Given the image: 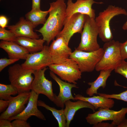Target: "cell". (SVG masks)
<instances>
[{"instance_id": "cell-21", "label": "cell", "mask_w": 127, "mask_h": 127, "mask_svg": "<svg viewBox=\"0 0 127 127\" xmlns=\"http://www.w3.org/2000/svg\"><path fill=\"white\" fill-rule=\"evenodd\" d=\"M45 42L43 39H34L23 37H18L15 42L26 50L29 53H32L42 50Z\"/></svg>"}, {"instance_id": "cell-38", "label": "cell", "mask_w": 127, "mask_h": 127, "mask_svg": "<svg viewBox=\"0 0 127 127\" xmlns=\"http://www.w3.org/2000/svg\"><path fill=\"white\" fill-rule=\"evenodd\" d=\"M122 28L124 30H127V21L123 25Z\"/></svg>"}, {"instance_id": "cell-11", "label": "cell", "mask_w": 127, "mask_h": 127, "mask_svg": "<svg viewBox=\"0 0 127 127\" xmlns=\"http://www.w3.org/2000/svg\"><path fill=\"white\" fill-rule=\"evenodd\" d=\"M48 68L45 67L34 71V77L31 87V90L38 94H42L46 96L51 101L54 100L55 94L53 91L52 82L46 79L45 73Z\"/></svg>"}, {"instance_id": "cell-2", "label": "cell", "mask_w": 127, "mask_h": 127, "mask_svg": "<svg viewBox=\"0 0 127 127\" xmlns=\"http://www.w3.org/2000/svg\"><path fill=\"white\" fill-rule=\"evenodd\" d=\"M119 15L127 16V12L121 8L110 5L95 17V21L99 30L98 35L103 42L105 43L113 40L110 21L114 17Z\"/></svg>"}, {"instance_id": "cell-3", "label": "cell", "mask_w": 127, "mask_h": 127, "mask_svg": "<svg viewBox=\"0 0 127 127\" xmlns=\"http://www.w3.org/2000/svg\"><path fill=\"white\" fill-rule=\"evenodd\" d=\"M120 43L114 40L105 42L102 48L104 53L96 65L95 69L98 71L103 70H114L122 60L120 50Z\"/></svg>"}, {"instance_id": "cell-24", "label": "cell", "mask_w": 127, "mask_h": 127, "mask_svg": "<svg viewBox=\"0 0 127 127\" xmlns=\"http://www.w3.org/2000/svg\"><path fill=\"white\" fill-rule=\"evenodd\" d=\"M37 105L43 107L52 112L58 122L59 127H66V119L63 108L57 110L54 107L50 106L44 101L40 100L38 101Z\"/></svg>"}, {"instance_id": "cell-5", "label": "cell", "mask_w": 127, "mask_h": 127, "mask_svg": "<svg viewBox=\"0 0 127 127\" xmlns=\"http://www.w3.org/2000/svg\"><path fill=\"white\" fill-rule=\"evenodd\" d=\"M81 41L76 49L87 52L95 51L100 48L97 41L99 30L95 21L87 15L82 32Z\"/></svg>"}, {"instance_id": "cell-14", "label": "cell", "mask_w": 127, "mask_h": 127, "mask_svg": "<svg viewBox=\"0 0 127 127\" xmlns=\"http://www.w3.org/2000/svg\"><path fill=\"white\" fill-rule=\"evenodd\" d=\"M102 2H97L94 0H77L75 3L72 0H68L66 10V18H69L76 13H80L89 16L95 19V10L92 8L94 3L101 4Z\"/></svg>"}, {"instance_id": "cell-31", "label": "cell", "mask_w": 127, "mask_h": 127, "mask_svg": "<svg viewBox=\"0 0 127 127\" xmlns=\"http://www.w3.org/2000/svg\"><path fill=\"white\" fill-rule=\"evenodd\" d=\"M120 50L122 60L127 59V40L123 43H120Z\"/></svg>"}, {"instance_id": "cell-35", "label": "cell", "mask_w": 127, "mask_h": 127, "mask_svg": "<svg viewBox=\"0 0 127 127\" xmlns=\"http://www.w3.org/2000/svg\"><path fill=\"white\" fill-rule=\"evenodd\" d=\"M32 9L40 10V0H32Z\"/></svg>"}, {"instance_id": "cell-37", "label": "cell", "mask_w": 127, "mask_h": 127, "mask_svg": "<svg viewBox=\"0 0 127 127\" xmlns=\"http://www.w3.org/2000/svg\"><path fill=\"white\" fill-rule=\"evenodd\" d=\"M117 127H127V119H124Z\"/></svg>"}, {"instance_id": "cell-13", "label": "cell", "mask_w": 127, "mask_h": 127, "mask_svg": "<svg viewBox=\"0 0 127 127\" xmlns=\"http://www.w3.org/2000/svg\"><path fill=\"white\" fill-rule=\"evenodd\" d=\"M53 64H60L67 61L72 52L71 48L61 37L53 40L49 47Z\"/></svg>"}, {"instance_id": "cell-27", "label": "cell", "mask_w": 127, "mask_h": 127, "mask_svg": "<svg viewBox=\"0 0 127 127\" xmlns=\"http://www.w3.org/2000/svg\"><path fill=\"white\" fill-rule=\"evenodd\" d=\"M127 88V87H125ZM99 95L111 98L122 100L127 102V90L118 94H107L104 93H98Z\"/></svg>"}, {"instance_id": "cell-30", "label": "cell", "mask_w": 127, "mask_h": 127, "mask_svg": "<svg viewBox=\"0 0 127 127\" xmlns=\"http://www.w3.org/2000/svg\"><path fill=\"white\" fill-rule=\"evenodd\" d=\"M12 122V127H30L29 124L27 121L21 119L14 120Z\"/></svg>"}, {"instance_id": "cell-33", "label": "cell", "mask_w": 127, "mask_h": 127, "mask_svg": "<svg viewBox=\"0 0 127 127\" xmlns=\"http://www.w3.org/2000/svg\"><path fill=\"white\" fill-rule=\"evenodd\" d=\"M0 127H12V122L8 119H0Z\"/></svg>"}, {"instance_id": "cell-22", "label": "cell", "mask_w": 127, "mask_h": 127, "mask_svg": "<svg viewBox=\"0 0 127 127\" xmlns=\"http://www.w3.org/2000/svg\"><path fill=\"white\" fill-rule=\"evenodd\" d=\"M112 71L111 69L100 71L99 76L95 81L88 83L91 86L87 89L86 94L90 96H92L95 94H98V90L100 87H102L103 89L105 88L107 79L110 75Z\"/></svg>"}, {"instance_id": "cell-19", "label": "cell", "mask_w": 127, "mask_h": 127, "mask_svg": "<svg viewBox=\"0 0 127 127\" xmlns=\"http://www.w3.org/2000/svg\"><path fill=\"white\" fill-rule=\"evenodd\" d=\"M65 108L64 109V115L66 120V127H69L71 121L73 119L76 112L78 110L83 108H88L95 112L94 107L88 102L78 100L73 102L69 100L66 101L64 104Z\"/></svg>"}, {"instance_id": "cell-29", "label": "cell", "mask_w": 127, "mask_h": 127, "mask_svg": "<svg viewBox=\"0 0 127 127\" xmlns=\"http://www.w3.org/2000/svg\"><path fill=\"white\" fill-rule=\"evenodd\" d=\"M19 59H13L6 58L0 59V72H1L6 67L18 61Z\"/></svg>"}, {"instance_id": "cell-7", "label": "cell", "mask_w": 127, "mask_h": 127, "mask_svg": "<svg viewBox=\"0 0 127 127\" xmlns=\"http://www.w3.org/2000/svg\"><path fill=\"white\" fill-rule=\"evenodd\" d=\"M48 67L61 79L70 83L76 84V81L81 77L82 72L76 62L71 58L61 64H52Z\"/></svg>"}, {"instance_id": "cell-12", "label": "cell", "mask_w": 127, "mask_h": 127, "mask_svg": "<svg viewBox=\"0 0 127 127\" xmlns=\"http://www.w3.org/2000/svg\"><path fill=\"white\" fill-rule=\"evenodd\" d=\"M31 91L21 93L15 97L12 96L9 100V104L6 110L2 113L0 119H8L15 116L22 112L28 103Z\"/></svg>"}, {"instance_id": "cell-26", "label": "cell", "mask_w": 127, "mask_h": 127, "mask_svg": "<svg viewBox=\"0 0 127 127\" xmlns=\"http://www.w3.org/2000/svg\"><path fill=\"white\" fill-rule=\"evenodd\" d=\"M17 37L10 30L0 28V39L3 40L15 42Z\"/></svg>"}, {"instance_id": "cell-36", "label": "cell", "mask_w": 127, "mask_h": 127, "mask_svg": "<svg viewBox=\"0 0 127 127\" xmlns=\"http://www.w3.org/2000/svg\"><path fill=\"white\" fill-rule=\"evenodd\" d=\"M93 127H112L115 126L111 123L110 124L108 123H98L96 124L93 125Z\"/></svg>"}, {"instance_id": "cell-9", "label": "cell", "mask_w": 127, "mask_h": 127, "mask_svg": "<svg viewBox=\"0 0 127 127\" xmlns=\"http://www.w3.org/2000/svg\"><path fill=\"white\" fill-rule=\"evenodd\" d=\"M87 15L76 13L69 18H66L64 22V28L56 37L62 38L68 44L71 37L75 33H81Z\"/></svg>"}, {"instance_id": "cell-23", "label": "cell", "mask_w": 127, "mask_h": 127, "mask_svg": "<svg viewBox=\"0 0 127 127\" xmlns=\"http://www.w3.org/2000/svg\"><path fill=\"white\" fill-rule=\"evenodd\" d=\"M49 10L43 11L41 9H32L25 15L26 19L35 28L40 24H44L46 21V17Z\"/></svg>"}, {"instance_id": "cell-10", "label": "cell", "mask_w": 127, "mask_h": 127, "mask_svg": "<svg viewBox=\"0 0 127 127\" xmlns=\"http://www.w3.org/2000/svg\"><path fill=\"white\" fill-rule=\"evenodd\" d=\"M25 62L21 64L27 70L34 71L43 69L53 64L48 45H45L40 51L29 53Z\"/></svg>"}, {"instance_id": "cell-18", "label": "cell", "mask_w": 127, "mask_h": 127, "mask_svg": "<svg viewBox=\"0 0 127 127\" xmlns=\"http://www.w3.org/2000/svg\"><path fill=\"white\" fill-rule=\"evenodd\" d=\"M0 47L11 59L25 60L29 54L24 48L14 42L2 40L0 42Z\"/></svg>"}, {"instance_id": "cell-15", "label": "cell", "mask_w": 127, "mask_h": 127, "mask_svg": "<svg viewBox=\"0 0 127 127\" xmlns=\"http://www.w3.org/2000/svg\"><path fill=\"white\" fill-rule=\"evenodd\" d=\"M50 77L58 84L60 88L59 94L57 96L55 94L54 100L53 102L57 106L63 108L65 102L68 100H75L72 95L71 90L73 88H78L76 84L67 82L63 81L58 77L52 71L50 72Z\"/></svg>"}, {"instance_id": "cell-25", "label": "cell", "mask_w": 127, "mask_h": 127, "mask_svg": "<svg viewBox=\"0 0 127 127\" xmlns=\"http://www.w3.org/2000/svg\"><path fill=\"white\" fill-rule=\"evenodd\" d=\"M18 94L17 89L10 84H0V99L6 100H9L12 95Z\"/></svg>"}, {"instance_id": "cell-28", "label": "cell", "mask_w": 127, "mask_h": 127, "mask_svg": "<svg viewBox=\"0 0 127 127\" xmlns=\"http://www.w3.org/2000/svg\"><path fill=\"white\" fill-rule=\"evenodd\" d=\"M114 70L115 73L122 75L127 79V61L122 60Z\"/></svg>"}, {"instance_id": "cell-39", "label": "cell", "mask_w": 127, "mask_h": 127, "mask_svg": "<svg viewBox=\"0 0 127 127\" xmlns=\"http://www.w3.org/2000/svg\"></svg>"}, {"instance_id": "cell-1", "label": "cell", "mask_w": 127, "mask_h": 127, "mask_svg": "<svg viewBox=\"0 0 127 127\" xmlns=\"http://www.w3.org/2000/svg\"><path fill=\"white\" fill-rule=\"evenodd\" d=\"M50 4L49 16L43 26L37 30L48 45L62 30L66 18L67 7L64 0H57Z\"/></svg>"}, {"instance_id": "cell-4", "label": "cell", "mask_w": 127, "mask_h": 127, "mask_svg": "<svg viewBox=\"0 0 127 127\" xmlns=\"http://www.w3.org/2000/svg\"><path fill=\"white\" fill-rule=\"evenodd\" d=\"M8 72L10 84L17 89L18 94L30 91L34 71L25 69L21 64H17L10 67Z\"/></svg>"}, {"instance_id": "cell-20", "label": "cell", "mask_w": 127, "mask_h": 127, "mask_svg": "<svg viewBox=\"0 0 127 127\" xmlns=\"http://www.w3.org/2000/svg\"><path fill=\"white\" fill-rule=\"evenodd\" d=\"M74 98L75 100H80L88 102L94 107L95 110L99 108H111L113 107L115 103L112 98L99 95L86 97L77 94L75 95Z\"/></svg>"}, {"instance_id": "cell-6", "label": "cell", "mask_w": 127, "mask_h": 127, "mask_svg": "<svg viewBox=\"0 0 127 127\" xmlns=\"http://www.w3.org/2000/svg\"><path fill=\"white\" fill-rule=\"evenodd\" d=\"M104 52L103 48H101L96 51L90 52L75 49L69 58L76 62L82 72H91L95 69L96 65L102 57Z\"/></svg>"}, {"instance_id": "cell-8", "label": "cell", "mask_w": 127, "mask_h": 127, "mask_svg": "<svg viewBox=\"0 0 127 127\" xmlns=\"http://www.w3.org/2000/svg\"><path fill=\"white\" fill-rule=\"evenodd\" d=\"M127 114V107H123L118 111L99 108L98 111L88 114L86 119L88 123L93 125L103 121L112 120L111 123L117 126L125 119Z\"/></svg>"}, {"instance_id": "cell-32", "label": "cell", "mask_w": 127, "mask_h": 127, "mask_svg": "<svg viewBox=\"0 0 127 127\" xmlns=\"http://www.w3.org/2000/svg\"><path fill=\"white\" fill-rule=\"evenodd\" d=\"M9 104V100H0V113L5 111L8 107Z\"/></svg>"}, {"instance_id": "cell-17", "label": "cell", "mask_w": 127, "mask_h": 127, "mask_svg": "<svg viewBox=\"0 0 127 127\" xmlns=\"http://www.w3.org/2000/svg\"><path fill=\"white\" fill-rule=\"evenodd\" d=\"M9 30L13 32L18 37L23 36L38 39L39 35L33 31L35 28L30 22L23 17L20 18L16 24L8 26Z\"/></svg>"}, {"instance_id": "cell-34", "label": "cell", "mask_w": 127, "mask_h": 127, "mask_svg": "<svg viewBox=\"0 0 127 127\" xmlns=\"http://www.w3.org/2000/svg\"><path fill=\"white\" fill-rule=\"evenodd\" d=\"M8 22V19L5 16L1 15L0 16V27L5 28L7 27Z\"/></svg>"}, {"instance_id": "cell-16", "label": "cell", "mask_w": 127, "mask_h": 127, "mask_svg": "<svg viewBox=\"0 0 127 127\" xmlns=\"http://www.w3.org/2000/svg\"><path fill=\"white\" fill-rule=\"evenodd\" d=\"M39 95L33 91L31 90L27 105L24 110L19 114L11 117L8 119L11 121L19 119L27 121L32 116H35L40 119L45 120L46 119L44 116L37 107Z\"/></svg>"}]
</instances>
